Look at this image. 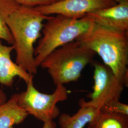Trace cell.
I'll return each mask as SVG.
<instances>
[{
  "instance_id": "1",
  "label": "cell",
  "mask_w": 128,
  "mask_h": 128,
  "mask_svg": "<svg viewBox=\"0 0 128 128\" xmlns=\"http://www.w3.org/2000/svg\"><path fill=\"white\" fill-rule=\"evenodd\" d=\"M50 16L42 14L35 8L20 6L7 20L14 40L16 63L30 74L37 73L34 45L40 36L43 22Z\"/></svg>"
},
{
  "instance_id": "2",
  "label": "cell",
  "mask_w": 128,
  "mask_h": 128,
  "mask_svg": "<svg viewBox=\"0 0 128 128\" xmlns=\"http://www.w3.org/2000/svg\"><path fill=\"white\" fill-rule=\"evenodd\" d=\"M76 40L96 53L116 77L128 85V32H123L93 23Z\"/></svg>"
},
{
  "instance_id": "3",
  "label": "cell",
  "mask_w": 128,
  "mask_h": 128,
  "mask_svg": "<svg viewBox=\"0 0 128 128\" xmlns=\"http://www.w3.org/2000/svg\"><path fill=\"white\" fill-rule=\"evenodd\" d=\"M96 53L78 40L53 51L40 66L46 69L56 86L76 82L82 70L94 61Z\"/></svg>"
},
{
  "instance_id": "4",
  "label": "cell",
  "mask_w": 128,
  "mask_h": 128,
  "mask_svg": "<svg viewBox=\"0 0 128 128\" xmlns=\"http://www.w3.org/2000/svg\"><path fill=\"white\" fill-rule=\"evenodd\" d=\"M93 23L86 16L74 18L61 14L50 16L43 25L41 30L42 37L34 50L35 62L37 68L53 51L76 40Z\"/></svg>"
},
{
  "instance_id": "5",
  "label": "cell",
  "mask_w": 128,
  "mask_h": 128,
  "mask_svg": "<svg viewBox=\"0 0 128 128\" xmlns=\"http://www.w3.org/2000/svg\"><path fill=\"white\" fill-rule=\"evenodd\" d=\"M33 79L26 84L25 91L18 94V103L28 114L45 122L58 117L60 112L56 104L68 97V91L63 84L56 86L52 94L42 93L34 86Z\"/></svg>"
},
{
  "instance_id": "6",
  "label": "cell",
  "mask_w": 128,
  "mask_h": 128,
  "mask_svg": "<svg viewBox=\"0 0 128 128\" xmlns=\"http://www.w3.org/2000/svg\"><path fill=\"white\" fill-rule=\"evenodd\" d=\"M92 64L94 68V84L92 92L87 96L90 100L87 102L82 98L78 104L80 107H90L100 110L110 102L120 100L126 86L104 63L94 60Z\"/></svg>"
},
{
  "instance_id": "7",
  "label": "cell",
  "mask_w": 128,
  "mask_h": 128,
  "mask_svg": "<svg viewBox=\"0 0 128 128\" xmlns=\"http://www.w3.org/2000/svg\"><path fill=\"white\" fill-rule=\"evenodd\" d=\"M116 4L114 0H63L34 8L46 16L61 14L71 18H80L90 12Z\"/></svg>"
},
{
  "instance_id": "8",
  "label": "cell",
  "mask_w": 128,
  "mask_h": 128,
  "mask_svg": "<svg viewBox=\"0 0 128 128\" xmlns=\"http://www.w3.org/2000/svg\"><path fill=\"white\" fill-rule=\"evenodd\" d=\"M97 25L123 32L128 31V0L86 16Z\"/></svg>"
},
{
  "instance_id": "9",
  "label": "cell",
  "mask_w": 128,
  "mask_h": 128,
  "mask_svg": "<svg viewBox=\"0 0 128 128\" xmlns=\"http://www.w3.org/2000/svg\"><path fill=\"white\" fill-rule=\"evenodd\" d=\"M14 50V46H5L0 41V84L7 87H12L16 77L27 84L34 76L12 61L11 52Z\"/></svg>"
},
{
  "instance_id": "10",
  "label": "cell",
  "mask_w": 128,
  "mask_h": 128,
  "mask_svg": "<svg viewBox=\"0 0 128 128\" xmlns=\"http://www.w3.org/2000/svg\"><path fill=\"white\" fill-rule=\"evenodd\" d=\"M18 94H14L8 101L0 104V128H14L22 123L28 114L18 103Z\"/></svg>"
},
{
  "instance_id": "11",
  "label": "cell",
  "mask_w": 128,
  "mask_h": 128,
  "mask_svg": "<svg viewBox=\"0 0 128 128\" xmlns=\"http://www.w3.org/2000/svg\"><path fill=\"white\" fill-rule=\"evenodd\" d=\"M99 110L90 107H80L73 115L63 113L58 116L61 128H84L95 116Z\"/></svg>"
},
{
  "instance_id": "12",
  "label": "cell",
  "mask_w": 128,
  "mask_h": 128,
  "mask_svg": "<svg viewBox=\"0 0 128 128\" xmlns=\"http://www.w3.org/2000/svg\"><path fill=\"white\" fill-rule=\"evenodd\" d=\"M87 128H128V116L99 110Z\"/></svg>"
},
{
  "instance_id": "13",
  "label": "cell",
  "mask_w": 128,
  "mask_h": 128,
  "mask_svg": "<svg viewBox=\"0 0 128 128\" xmlns=\"http://www.w3.org/2000/svg\"><path fill=\"white\" fill-rule=\"evenodd\" d=\"M21 5L15 0H0V40L8 44H14V40L7 24L10 16Z\"/></svg>"
},
{
  "instance_id": "14",
  "label": "cell",
  "mask_w": 128,
  "mask_h": 128,
  "mask_svg": "<svg viewBox=\"0 0 128 128\" xmlns=\"http://www.w3.org/2000/svg\"><path fill=\"white\" fill-rule=\"evenodd\" d=\"M100 110L128 116V105L120 102L119 100H114L106 104Z\"/></svg>"
},
{
  "instance_id": "15",
  "label": "cell",
  "mask_w": 128,
  "mask_h": 128,
  "mask_svg": "<svg viewBox=\"0 0 128 128\" xmlns=\"http://www.w3.org/2000/svg\"><path fill=\"white\" fill-rule=\"evenodd\" d=\"M19 4L28 7H37L50 4L55 2V0H15Z\"/></svg>"
},
{
  "instance_id": "16",
  "label": "cell",
  "mask_w": 128,
  "mask_h": 128,
  "mask_svg": "<svg viewBox=\"0 0 128 128\" xmlns=\"http://www.w3.org/2000/svg\"><path fill=\"white\" fill-rule=\"evenodd\" d=\"M42 128H56V124L54 120H49L44 122Z\"/></svg>"
},
{
  "instance_id": "17",
  "label": "cell",
  "mask_w": 128,
  "mask_h": 128,
  "mask_svg": "<svg viewBox=\"0 0 128 128\" xmlns=\"http://www.w3.org/2000/svg\"><path fill=\"white\" fill-rule=\"evenodd\" d=\"M6 99H7L6 96L4 92L2 90L0 89V104L5 102L6 101H7Z\"/></svg>"
},
{
  "instance_id": "18",
  "label": "cell",
  "mask_w": 128,
  "mask_h": 128,
  "mask_svg": "<svg viewBox=\"0 0 128 128\" xmlns=\"http://www.w3.org/2000/svg\"><path fill=\"white\" fill-rule=\"evenodd\" d=\"M114 0L117 4H119V3H120V2H124V1H125L126 0Z\"/></svg>"
},
{
  "instance_id": "19",
  "label": "cell",
  "mask_w": 128,
  "mask_h": 128,
  "mask_svg": "<svg viewBox=\"0 0 128 128\" xmlns=\"http://www.w3.org/2000/svg\"><path fill=\"white\" fill-rule=\"evenodd\" d=\"M55 2H60V1H62V0H55Z\"/></svg>"
}]
</instances>
